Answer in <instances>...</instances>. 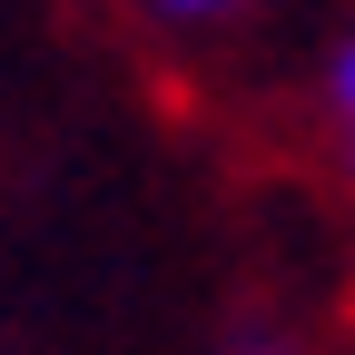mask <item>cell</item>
<instances>
[{
  "label": "cell",
  "instance_id": "obj_1",
  "mask_svg": "<svg viewBox=\"0 0 355 355\" xmlns=\"http://www.w3.org/2000/svg\"><path fill=\"white\" fill-rule=\"evenodd\" d=\"M336 119H345V148H355V40H345V60H336Z\"/></svg>",
  "mask_w": 355,
  "mask_h": 355
},
{
  "label": "cell",
  "instance_id": "obj_2",
  "mask_svg": "<svg viewBox=\"0 0 355 355\" xmlns=\"http://www.w3.org/2000/svg\"><path fill=\"white\" fill-rule=\"evenodd\" d=\"M168 20H217V10H237V0H158Z\"/></svg>",
  "mask_w": 355,
  "mask_h": 355
}]
</instances>
